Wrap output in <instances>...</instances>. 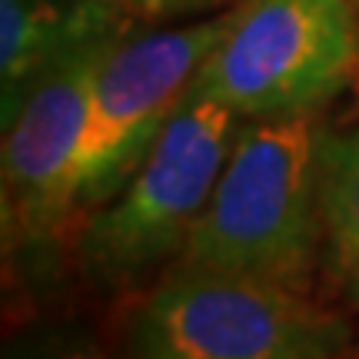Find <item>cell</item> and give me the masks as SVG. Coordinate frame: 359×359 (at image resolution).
I'll return each instance as SVG.
<instances>
[{
	"label": "cell",
	"instance_id": "cell-1",
	"mask_svg": "<svg viewBox=\"0 0 359 359\" xmlns=\"http://www.w3.org/2000/svg\"><path fill=\"white\" fill-rule=\"evenodd\" d=\"M320 130L313 116L240 123L177 266L306 293L323 266Z\"/></svg>",
	"mask_w": 359,
	"mask_h": 359
},
{
	"label": "cell",
	"instance_id": "cell-2",
	"mask_svg": "<svg viewBox=\"0 0 359 359\" xmlns=\"http://www.w3.org/2000/svg\"><path fill=\"white\" fill-rule=\"evenodd\" d=\"M240 116L210 97L187 93L123 190L90 210L77 230V266L100 290H127L183 253Z\"/></svg>",
	"mask_w": 359,
	"mask_h": 359
},
{
	"label": "cell",
	"instance_id": "cell-3",
	"mask_svg": "<svg viewBox=\"0 0 359 359\" xmlns=\"http://www.w3.org/2000/svg\"><path fill=\"white\" fill-rule=\"evenodd\" d=\"M349 87H359L356 0H240L187 93L240 120H286L316 116Z\"/></svg>",
	"mask_w": 359,
	"mask_h": 359
},
{
	"label": "cell",
	"instance_id": "cell-4",
	"mask_svg": "<svg viewBox=\"0 0 359 359\" xmlns=\"http://www.w3.org/2000/svg\"><path fill=\"white\" fill-rule=\"evenodd\" d=\"M353 326L306 293L173 269L130 320V359H336Z\"/></svg>",
	"mask_w": 359,
	"mask_h": 359
},
{
	"label": "cell",
	"instance_id": "cell-5",
	"mask_svg": "<svg viewBox=\"0 0 359 359\" xmlns=\"http://www.w3.org/2000/svg\"><path fill=\"white\" fill-rule=\"evenodd\" d=\"M236 7V4H233ZM230 11L187 27L127 34L103 60L87 123L67 173L70 219L123 190L190 90L193 74L233 20Z\"/></svg>",
	"mask_w": 359,
	"mask_h": 359
},
{
	"label": "cell",
	"instance_id": "cell-6",
	"mask_svg": "<svg viewBox=\"0 0 359 359\" xmlns=\"http://www.w3.org/2000/svg\"><path fill=\"white\" fill-rule=\"evenodd\" d=\"M123 34L70 47L4 116V243L47 246L70 226L67 173L87 123L93 83Z\"/></svg>",
	"mask_w": 359,
	"mask_h": 359
},
{
	"label": "cell",
	"instance_id": "cell-7",
	"mask_svg": "<svg viewBox=\"0 0 359 359\" xmlns=\"http://www.w3.org/2000/svg\"><path fill=\"white\" fill-rule=\"evenodd\" d=\"M137 17L110 0H0V90L4 116L13 114L27 87L93 37L123 34Z\"/></svg>",
	"mask_w": 359,
	"mask_h": 359
},
{
	"label": "cell",
	"instance_id": "cell-8",
	"mask_svg": "<svg viewBox=\"0 0 359 359\" xmlns=\"http://www.w3.org/2000/svg\"><path fill=\"white\" fill-rule=\"evenodd\" d=\"M316 196L323 217V269L346 303L359 306V127L320 130Z\"/></svg>",
	"mask_w": 359,
	"mask_h": 359
},
{
	"label": "cell",
	"instance_id": "cell-9",
	"mask_svg": "<svg viewBox=\"0 0 359 359\" xmlns=\"http://www.w3.org/2000/svg\"><path fill=\"white\" fill-rule=\"evenodd\" d=\"M7 359H114L100 346V339L77 326H47L20 336Z\"/></svg>",
	"mask_w": 359,
	"mask_h": 359
},
{
	"label": "cell",
	"instance_id": "cell-10",
	"mask_svg": "<svg viewBox=\"0 0 359 359\" xmlns=\"http://www.w3.org/2000/svg\"><path fill=\"white\" fill-rule=\"evenodd\" d=\"M116 7H123L130 17H143V20H167V17H183V13H200L223 7L230 0H110Z\"/></svg>",
	"mask_w": 359,
	"mask_h": 359
},
{
	"label": "cell",
	"instance_id": "cell-11",
	"mask_svg": "<svg viewBox=\"0 0 359 359\" xmlns=\"http://www.w3.org/2000/svg\"><path fill=\"white\" fill-rule=\"evenodd\" d=\"M356 7H359V0H356Z\"/></svg>",
	"mask_w": 359,
	"mask_h": 359
}]
</instances>
